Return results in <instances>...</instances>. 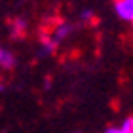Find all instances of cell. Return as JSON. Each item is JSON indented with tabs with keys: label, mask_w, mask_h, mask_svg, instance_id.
Instances as JSON below:
<instances>
[{
	"label": "cell",
	"mask_w": 133,
	"mask_h": 133,
	"mask_svg": "<svg viewBox=\"0 0 133 133\" xmlns=\"http://www.w3.org/2000/svg\"><path fill=\"white\" fill-rule=\"evenodd\" d=\"M103 133H133V116L124 118L118 125H110Z\"/></svg>",
	"instance_id": "277c9868"
},
{
	"label": "cell",
	"mask_w": 133,
	"mask_h": 133,
	"mask_svg": "<svg viewBox=\"0 0 133 133\" xmlns=\"http://www.w3.org/2000/svg\"><path fill=\"white\" fill-rule=\"evenodd\" d=\"M8 32L14 40H21L25 38L27 32H29V21L21 15H15V17H10L8 19Z\"/></svg>",
	"instance_id": "6da1fadb"
},
{
	"label": "cell",
	"mask_w": 133,
	"mask_h": 133,
	"mask_svg": "<svg viewBox=\"0 0 133 133\" xmlns=\"http://www.w3.org/2000/svg\"><path fill=\"white\" fill-rule=\"evenodd\" d=\"M17 65L15 53L0 42V70H14Z\"/></svg>",
	"instance_id": "3957f363"
},
{
	"label": "cell",
	"mask_w": 133,
	"mask_h": 133,
	"mask_svg": "<svg viewBox=\"0 0 133 133\" xmlns=\"http://www.w3.org/2000/svg\"><path fill=\"white\" fill-rule=\"evenodd\" d=\"M114 11L122 21L133 25V0H114Z\"/></svg>",
	"instance_id": "7a4b0ae2"
},
{
	"label": "cell",
	"mask_w": 133,
	"mask_h": 133,
	"mask_svg": "<svg viewBox=\"0 0 133 133\" xmlns=\"http://www.w3.org/2000/svg\"><path fill=\"white\" fill-rule=\"evenodd\" d=\"M72 133H80V131H72Z\"/></svg>",
	"instance_id": "52a82bcc"
},
{
	"label": "cell",
	"mask_w": 133,
	"mask_h": 133,
	"mask_svg": "<svg viewBox=\"0 0 133 133\" xmlns=\"http://www.w3.org/2000/svg\"><path fill=\"white\" fill-rule=\"evenodd\" d=\"M80 21L82 23H89V21H95V11L91 8H86L80 11Z\"/></svg>",
	"instance_id": "5b68a950"
},
{
	"label": "cell",
	"mask_w": 133,
	"mask_h": 133,
	"mask_svg": "<svg viewBox=\"0 0 133 133\" xmlns=\"http://www.w3.org/2000/svg\"><path fill=\"white\" fill-rule=\"evenodd\" d=\"M6 91V84H4V80L0 78V93H4Z\"/></svg>",
	"instance_id": "8992f818"
}]
</instances>
